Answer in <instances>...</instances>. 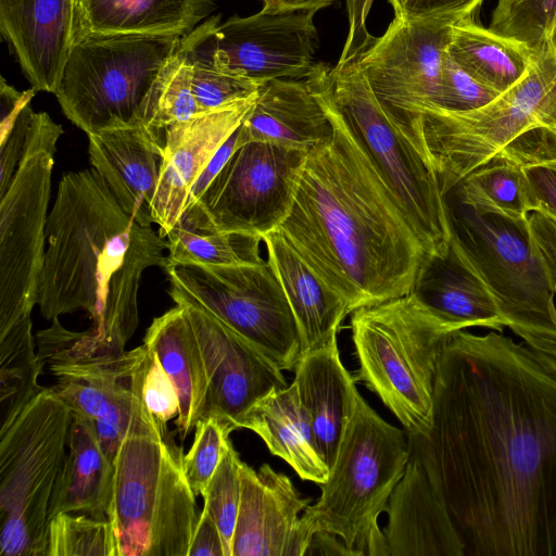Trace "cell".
Returning a JSON list of instances; mask_svg holds the SVG:
<instances>
[{
  "label": "cell",
  "instance_id": "cell-1",
  "mask_svg": "<svg viewBox=\"0 0 556 556\" xmlns=\"http://www.w3.org/2000/svg\"><path fill=\"white\" fill-rule=\"evenodd\" d=\"M407 435L464 556H556V369L498 331H454L431 428Z\"/></svg>",
  "mask_w": 556,
  "mask_h": 556
},
{
  "label": "cell",
  "instance_id": "cell-2",
  "mask_svg": "<svg viewBox=\"0 0 556 556\" xmlns=\"http://www.w3.org/2000/svg\"><path fill=\"white\" fill-rule=\"evenodd\" d=\"M324 106L333 134L308 151L278 228L353 313L409 294L428 253L344 123Z\"/></svg>",
  "mask_w": 556,
  "mask_h": 556
},
{
  "label": "cell",
  "instance_id": "cell-3",
  "mask_svg": "<svg viewBox=\"0 0 556 556\" xmlns=\"http://www.w3.org/2000/svg\"><path fill=\"white\" fill-rule=\"evenodd\" d=\"M46 241L37 287L41 316L85 311L102 340L125 349L139 324L142 274L165 267L167 240L127 214L91 167L62 177Z\"/></svg>",
  "mask_w": 556,
  "mask_h": 556
},
{
  "label": "cell",
  "instance_id": "cell-4",
  "mask_svg": "<svg viewBox=\"0 0 556 556\" xmlns=\"http://www.w3.org/2000/svg\"><path fill=\"white\" fill-rule=\"evenodd\" d=\"M146 357L135 378L129 428L113 462L108 519L116 556H188L199 517L195 494L182 447L142 400Z\"/></svg>",
  "mask_w": 556,
  "mask_h": 556
},
{
  "label": "cell",
  "instance_id": "cell-5",
  "mask_svg": "<svg viewBox=\"0 0 556 556\" xmlns=\"http://www.w3.org/2000/svg\"><path fill=\"white\" fill-rule=\"evenodd\" d=\"M352 340L355 381L376 393L408 435H426L432 424L439 361L457 331L415 294L355 309Z\"/></svg>",
  "mask_w": 556,
  "mask_h": 556
},
{
  "label": "cell",
  "instance_id": "cell-6",
  "mask_svg": "<svg viewBox=\"0 0 556 556\" xmlns=\"http://www.w3.org/2000/svg\"><path fill=\"white\" fill-rule=\"evenodd\" d=\"M178 34H87L77 38L55 97L65 116L87 135L149 127L162 73L180 47Z\"/></svg>",
  "mask_w": 556,
  "mask_h": 556
},
{
  "label": "cell",
  "instance_id": "cell-7",
  "mask_svg": "<svg viewBox=\"0 0 556 556\" xmlns=\"http://www.w3.org/2000/svg\"><path fill=\"white\" fill-rule=\"evenodd\" d=\"M410 448L406 432L383 420L362 397L340 443L320 496L301 522L311 536H340L353 556H390L378 526L402 478Z\"/></svg>",
  "mask_w": 556,
  "mask_h": 556
},
{
  "label": "cell",
  "instance_id": "cell-8",
  "mask_svg": "<svg viewBox=\"0 0 556 556\" xmlns=\"http://www.w3.org/2000/svg\"><path fill=\"white\" fill-rule=\"evenodd\" d=\"M324 105L344 123L392 191L428 254H443L451 239L437 175L392 124L356 61L317 63L306 78Z\"/></svg>",
  "mask_w": 556,
  "mask_h": 556
},
{
  "label": "cell",
  "instance_id": "cell-9",
  "mask_svg": "<svg viewBox=\"0 0 556 556\" xmlns=\"http://www.w3.org/2000/svg\"><path fill=\"white\" fill-rule=\"evenodd\" d=\"M451 236L483 279L517 336H556L555 288L529 216L476 206L456 186L443 193Z\"/></svg>",
  "mask_w": 556,
  "mask_h": 556
},
{
  "label": "cell",
  "instance_id": "cell-10",
  "mask_svg": "<svg viewBox=\"0 0 556 556\" xmlns=\"http://www.w3.org/2000/svg\"><path fill=\"white\" fill-rule=\"evenodd\" d=\"M73 413L45 388L0 430V556H46L51 495Z\"/></svg>",
  "mask_w": 556,
  "mask_h": 556
},
{
  "label": "cell",
  "instance_id": "cell-11",
  "mask_svg": "<svg viewBox=\"0 0 556 556\" xmlns=\"http://www.w3.org/2000/svg\"><path fill=\"white\" fill-rule=\"evenodd\" d=\"M536 127L556 128V40L534 50L527 75L484 106L422 116V146L442 194Z\"/></svg>",
  "mask_w": 556,
  "mask_h": 556
},
{
  "label": "cell",
  "instance_id": "cell-12",
  "mask_svg": "<svg viewBox=\"0 0 556 556\" xmlns=\"http://www.w3.org/2000/svg\"><path fill=\"white\" fill-rule=\"evenodd\" d=\"M164 270L176 304L211 313L279 369L294 370L302 356L300 332L268 260L233 266L167 264Z\"/></svg>",
  "mask_w": 556,
  "mask_h": 556
},
{
  "label": "cell",
  "instance_id": "cell-13",
  "mask_svg": "<svg viewBox=\"0 0 556 556\" xmlns=\"http://www.w3.org/2000/svg\"><path fill=\"white\" fill-rule=\"evenodd\" d=\"M307 154L274 142L237 147L179 223L263 238L289 215Z\"/></svg>",
  "mask_w": 556,
  "mask_h": 556
},
{
  "label": "cell",
  "instance_id": "cell-14",
  "mask_svg": "<svg viewBox=\"0 0 556 556\" xmlns=\"http://www.w3.org/2000/svg\"><path fill=\"white\" fill-rule=\"evenodd\" d=\"M453 25L393 18L384 34L355 60L392 124L427 163L421 119L437 108Z\"/></svg>",
  "mask_w": 556,
  "mask_h": 556
},
{
  "label": "cell",
  "instance_id": "cell-15",
  "mask_svg": "<svg viewBox=\"0 0 556 556\" xmlns=\"http://www.w3.org/2000/svg\"><path fill=\"white\" fill-rule=\"evenodd\" d=\"M54 153L29 151L0 192V333L37 305Z\"/></svg>",
  "mask_w": 556,
  "mask_h": 556
},
{
  "label": "cell",
  "instance_id": "cell-16",
  "mask_svg": "<svg viewBox=\"0 0 556 556\" xmlns=\"http://www.w3.org/2000/svg\"><path fill=\"white\" fill-rule=\"evenodd\" d=\"M314 13L217 16L188 34L225 73L257 85L273 79L307 78L316 66L318 35Z\"/></svg>",
  "mask_w": 556,
  "mask_h": 556
},
{
  "label": "cell",
  "instance_id": "cell-17",
  "mask_svg": "<svg viewBox=\"0 0 556 556\" xmlns=\"http://www.w3.org/2000/svg\"><path fill=\"white\" fill-rule=\"evenodd\" d=\"M36 334L37 354L54 378L51 388L73 414L94 421L131 382L147 354L144 344L126 351L90 328L66 329L59 317Z\"/></svg>",
  "mask_w": 556,
  "mask_h": 556
},
{
  "label": "cell",
  "instance_id": "cell-18",
  "mask_svg": "<svg viewBox=\"0 0 556 556\" xmlns=\"http://www.w3.org/2000/svg\"><path fill=\"white\" fill-rule=\"evenodd\" d=\"M181 305L201 348L207 380L204 418L231 431L249 409L273 391L287 388L282 370L223 320L201 308Z\"/></svg>",
  "mask_w": 556,
  "mask_h": 556
},
{
  "label": "cell",
  "instance_id": "cell-19",
  "mask_svg": "<svg viewBox=\"0 0 556 556\" xmlns=\"http://www.w3.org/2000/svg\"><path fill=\"white\" fill-rule=\"evenodd\" d=\"M256 98L257 92L165 128L152 210L161 237L166 238L182 219L193 188L223 144L241 125Z\"/></svg>",
  "mask_w": 556,
  "mask_h": 556
},
{
  "label": "cell",
  "instance_id": "cell-20",
  "mask_svg": "<svg viewBox=\"0 0 556 556\" xmlns=\"http://www.w3.org/2000/svg\"><path fill=\"white\" fill-rule=\"evenodd\" d=\"M241 495L231 556H304L312 536L300 513L311 503L290 478L263 464L257 471L242 462Z\"/></svg>",
  "mask_w": 556,
  "mask_h": 556
},
{
  "label": "cell",
  "instance_id": "cell-21",
  "mask_svg": "<svg viewBox=\"0 0 556 556\" xmlns=\"http://www.w3.org/2000/svg\"><path fill=\"white\" fill-rule=\"evenodd\" d=\"M0 30L33 89L55 93L75 40L74 0H0Z\"/></svg>",
  "mask_w": 556,
  "mask_h": 556
},
{
  "label": "cell",
  "instance_id": "cell-22",
  "mask_svg": "<svg viewBox=\"0 0 556 556\" xmlns=\"http://www.w3.org/2000/svg\"><path fill=\"white\" fill-rule=\"evenodd\" d=\"M387 513L384 535L390 556H464L443 498L412 453Z\"/></svg>",
  "mask_w": 556,
  "mask_h": 556
},
{
  "label": "cell",
  "instance_id": "cell-23",
  "mask_svg": "<svg viewBox=\"0 0 556 556\" xmlns=\"http://www.w3.org/2000/svg\"><path fill=\"white\" fill-rule=\"evenodd\" d=\"M87 136L92 167L127 214L142 226H152L164 143L146 126L105 129Z\"/></svg>",
  "mask_w": 556,
  "mask_h": 556
},
{
  "label": "cell",
  "instance_id": "cell-24",
  "mask_svg": "<svg viewBox=\"0 0 556 556\" xmlns=\"http://www.w3.org/2000/svg\"><path fill=\"white\" fill-rule=\"evenodd\" d=\"M412 293L456 330L506 327L490 289L452 236L443 254L426 255Z\"/></svg>",
  "mask_w": 556,
  "mask_h": 556
},
{
  "label": "cell",
  "instance_id": "cell-25",
  "mask_svg": "<svg viewBox=\"0 0 556 556\" xmlns=\"http://www.w3.org/2000/svg\"><path fill=\"white\" fill-rule=\"evenodd\" d=\"M294 372L300 403L330 472L361 396L355 379L341 363L337 337L320 349L303 353Z\"/></svg>",
  "mask_w": 556,
  "mask_h": 556
},
{
  "label": "cell",
  "instance_id": "cell-26",
  "mask_svg": "<svg viewBox=\"0 0 556 556\" xmlns=\"http://www.w3.org/2000/svg\"><path fill=\"white\" fill-rule=\"evenodd\" d=\"M332 134V122L306 78L273 79L258 88L238 128L237 147L263 141L309 151Z\"/></svg>",
  "mask_w": 556,
  "mask_h": 556
},
{
  "label": "cell",
  "instance_id": "cell-27",
  "mask_svg": "<svg viewBox=\"0 0 556 556\" xmlns=\"http://www.w3.org/2000/svg\"><path fill=\"white\" fill-rule=\"evenodd\" d=\"M263 242L293 312L302 354L323 348L337 337L350 314L348 303L302 258L279 228L266 233Z\"/></svg>",
  "mask_w": 556,
  "mask_h": 556
},
{
  "label": "cell",
  "instance_id": "cell-28",
  "mask_svg": "<svg viewBox=\"0 0 556 556\" xmlns=\"http://www.w3.org/2000/svg\"><path fill=\"white\" fill-rule=\"evenodd\" d=\"M143 344L156 355L177 390L179 412L175 424L182 441L203 419L208 390L201 348L185 308L176 304L154 318Z\"/></svg>",
  "mask_w": 556,
  "mask_h": 556
},
{
  "label": "cell",
  "instance_id": "cell-29",
  "mask_svg": "<svg viewBox=\"0 0 556 556\" xmlns=\"http://www.w3.org/2000/svg\"><path fill=\"white\" fill-rule=\"evenodd\" d=\"M67 447L51 495L48 520L60 513L108 518L114 468L101 450L92 420L73 414Z\"/></svg>",
  "mask_w": 556,
  "mask_h": 556
},
{
  "label": "cell",
  "instance_id": "cell-30",
  "mask_svg": "<svg viewBox=\"0 0 556 556\" xmlns=\"http://www.w3.org/2000/svg\"><path fill=\"white\" fill-rule=\"evenodd\" d=\"M74 4L75 40L87 34L185 36L214 8L213 0H74Z\"/></svg>",
  "mask_w": 556,
  "mask_h": 556
},
{
  "label": "cell",
  "instance_id": "cell-31",
  "mask_svg": "<svg viewBox=\"0 0 556 556\" xmlns=\"http://www.w3.org/2000/svg\"><path fill=\"white\" fill-rule=\"evenodd\" d=\"M255 432L273 455L282 458L303 480L324 483L329 469L321 459L296 386L273 391L256 402L240 422Z\"/></svg>",
  "mask_w": 556,
  "mask_h": 556
},
{
  "label": "cell",
  "instance_id": "cell-32",
  "mask_svg": "<svg viewBox=\"0 0 556 556\" xmlns=\"http://www.w3.org/2000/svg\"><path fill=\"white\" fill-rule=\"evenodd\" d=\"M448 55L477 80L498 93L523 78L533 51L466 20L452 27Z\"/></svg>",
  "mask_w": 556,
  "mask_h": 556
},
{
  "label": "cell",
  "instance_id": "cell-33",
  "mask_svg": "<svg viewBox=\"0 0 556 556\" xmlns=\"http://www.w3.org/2000/svg\"><path fill=\"white\" fill-rule=\"evenodd\" d=\"M31 328L30 315H26L0 333V430L46 388L38 383L43 369Z\"/></svg>",
  "mask_w": 556,
  "mask_h": 556
},
{
  "label": "cell",
  "instance_id": "cell-34",
  "mask_svg": "<svg viewBox=\"0 0 556 556\" xmlns=\"http://www.w3.org/2000/svg\"><path fill=\"white\" fill-rule=\"evenodd\" d=\"M469 203L513 217L538 211L522 166L503 150L455 185Z\"/></svg>",
  "mask_w": 556,
  "mask_h": 556
},
{
  "label": "cell",
  "instance_id": "cell-35",
  "mask_svg": "<svg viewBox=\"0 0 556 556\" xmlns=\"http://www.w3.org/2000/svg\"><path fill=\"white\" fill-rule=\"evenodd\" d=\"M167 264L233 266L258 264L263 238L237 231L199 230L178 223L166 236Z\"/></svg>",
  "mask_w": 556,
  "mask_h": 556
},
{
  "label": "cell",
  "instance_id": "cell-36",
  "mask_svg": "<svg viewBox=\"0 0 556 556\" xmlns=\"http://www.w3.org/2000/svg\"><path fill=\"white\" fill-rule=\"evenodd\" d=\"M503 151L522 166L538 211L556 219V128L527 130Z\"/></svg>",
  "mask_w": 556,
  "mask_h": 556
},
{
  "label": "cell",
  "instance_id": "cell-37",
  "mask_svg": "<svg viewBox=\"0 0 556 556\" xmlns=\"http://www.w3.org/2000/svg\"><path fill=\"white\" fill-rule=\"evenodd\" d=\"M489 29L538 50L556 40V0H498Z\"/></svg>",
  "mask_w": 556,
  "mask_h": 556
},
{
  "label": "cell",
  "instance_id": "cell-38",
  "mask_svg": "<svg viewBox=\"0 0 556 556\" xmlns=\"http://www.w3.org/2000/svg\"><path fill=\"white\" fill-rule=\"evenodd\" d=\"M46 556H116L108 518L60 513L48 520Z\"/></svg>",
  "mask_w": 556,
  "mask_h": 556
},
{
  "label": "cell",
  "instance_id": "cell-39",
  "mask_svg": "<svg viewBox=\"0 0 556 556\" xmlns=\"http://www.w3.org/2000/svg\"><path fill=\"white\" fill-rule=\"evenodd\" d=\"M62 134V126L46 112H34L30 104H26L11 131L0 140V192L7 189L29 151L45 149L55 152Z\"/></svg>",
  "mask_w": 556,
  "mask_h": 556
},
{
  "label": "cell",
  "instance_id": "cell-40",
  "mask_svg": "<svg viewBox=\"0 0 556 556\" xmlns=\"http://www.w3.org/2000/svg\"><path fill=\"white\" fill-rule=\"evenodd\" d=\"M181 48L191 64L192 89L202 113L251 97L262 86L217 70L188 34L182 37Z\"/></svg>",
  "mask_w": 556,
  "mask_h": 556
},
{
  "label": "cell",
  "instance_id": "cell-41",
  "mask_svg": "<svg viewBox=\"0 0 556 556\" xmlns=\"http://www.w3.org/2000/svg\"><path fill=\"white\" fill-rule=\"evenodd\" d=\"M201 113L192 89L191 64L180 43L162 73L155 114L148 128L164 142L166 127Z\"/></svg>",
  "mask_w": 556,
  "mask_h": 556
},
{
  "label": "cell",
  "instance_id": "cell-42",
  "mask_svg": "<svg viewBox=\"0 0 556 556\" xmlns=\"http://www.w3.org/2000/svg\"><path fill=\"white\" fill-rule=\"evenodd\" d=\"M241 464L242 460L229 439L222 459L202 494L203 508L217 525L227 556H231V543L240 504Z\"/></svg>",
  "mask_w": 556,
  "mask_h": 556
},
{
  "label": "cell",
  "instance_id": "cell-43",
  "mask_svg": "<svg viewBox=\"0 0 556 556\" xmlns=\"http://www.w3.org/2000/svg\"><path fill=\"white\" fill-rule=\"evenodd\" d=\"M231 430L214 417L201 419L194 428L190 450L184 455V471L193 493H204L229 440Z\"/></svg>",
  "mask_w": 556,
  "mask_h": 556
},
{
  "label": "cell",
  "instance_id": "cell-44",
  "mask_svg": "<svg viewBox=\"0 0 556 556\" xmlns=\"http://www.w3.org/2000/svg\"><path fill=\"white\" fill-rule=\"evenodd\" d=\"M500 93L472 77L447 52L442 62L441 89L433 111L467 112L484 106Z\"/></svg>",
  "mask_w": 556,
  "mask_h": 556
},
{
  "label": "cell",
  "instance_id": "cell-45",
  "mask_svg": "<svg viewBox=\"0 0 556 556\" xmlns=\"http://www.w3.org/2000/svg\"><path fill=\"white\" fill-rule=\"evenodd\" d=\"M483 0H389L394 18L403 22L473 20Z\"/></svg>",
  "mask_w": 556,
  "mask_h": 556
},
{
  "label": "cell",
  "instance_id": "cell-46",
  "mask_svg": "<svg viewBox=\"0 0 556 556\" xmlns=\"http://www.w3.org/2000/svg\"><path fill=\"white\" fill-rule=\"evenodd\" d=\"M147 350L141 389L142 400L153 416L167 424L178 416V393L156 355L149 349Z\"/></svg>",
  "mask_w": 556,
  "mask_h": 556
},
{
  "label": "cell",
  "instance_id": "cell-47",
  "mask_svg": "<svg viewBox=\"0 0 556 556\" xmlns=\"http://www.w3.org/2000/svg\"><path fill=\"white\" fill-rule=\"evenodd\" d=\"M136 374L129 386L110 403L104 414L93 421L101 450L112 464L129 428Z\"/></svg>",
  "mask_w": 556,
  "mask_h": 556
},
{
  "label": "cell",
  "instance_id": "cell-48",
  "mask_svg": "<svg viewBox=\"0 0 556 556\" xmlns=\"http://www.w3.org/2000/svg\"><path fill=\"white\" fill-rule=\"evenodd\" d=\"M188 556H227L220 531L204 508L198 517Z\"/></svg>",
  "mask_w": 556,
  "mask_h": 556
},
{
  "label": "cell",
  "instance_id": "cell-49",
  "mask_svg": "<svg viewBox=\"0 0 556 556\" xmlns=\"http://www.w3.org/2000/svg\"><path fill=\"white\" fill-rule=\"evenodd\" d=\"M529 223L556 291V219L544 212L535 211L529 214Z\"/></svg>",
  "mask_w": 556,
  "mask_h": 556
},
{
  "label": "cell",
  "instance_id": "cell-50",
  "mask_svg": "<svg viewBox=\"0 0 556 556\" xmlns=\"http://www.w3.org/2000/svg\"><path fill=\"white\" fill-rule=\"evenodd\" d=\"M0 87V140H2L11 131L18 114L23 108L30 102L36 90L31 88L30 90L23 92L17 91L12 86L7 84L3 77H1Z\"/></svg>",
  "mask_w": 556,
  "mask_h": 556
},
{
  "label": "cell",
  "instance_id": "cell-51",
  "mask_svg": "<svg viewBox=\"0 0 556 556\" xmlns=\"http://www.w3.org/2000/svg\"><path fill=\"white\" fill-rule=\"evenodd\" d=\"M336 0H262L266 14L314 13L328 8Z\"/></svg>",
  "mask_w": 556,
  "mask_h": 556
},
{
  "label": "cell",
  "instance_id": "cell-52",
  "mask_svg": "<svg viewBox=\"0 0 556 556\" xmlns=\"http://www.w3.org/2000/svg\"><path fill=\"white\" fill-rule=\"evenodd\" d=\"M336 534L326 531H316L308 544L305 555H343L353 556L351 551L339 543Z\"/></svg>",
  "mask_w": 556,
  "mask_h": 556
},
{
  "label": "cell",
  "instance_id": "cell-53",
  "mask_svg": "<svg viewBox=\"0 0 556 556\" xmlns=\"http://www.w3.org/2000/svg\"><path fill=\"white\" fill-rule=\"evenodd\" d=\"M523 339L530 349H532L544 362L556 369V336L522 333Z\"/></svg>",
  "mask_w": 556,
  "mask_h": 556
}]
</instances>
